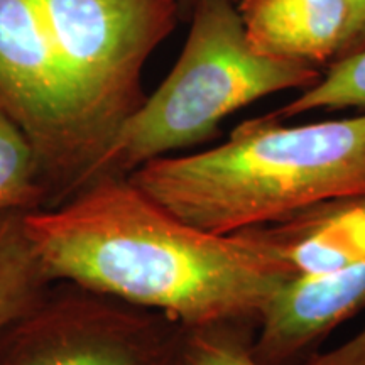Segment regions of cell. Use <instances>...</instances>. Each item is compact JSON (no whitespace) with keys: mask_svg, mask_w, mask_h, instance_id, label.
Returning <instances> with one entry per match:
<instances>
[{"mask_svg":"<svg viewBox=\"0 0 365 365\" xmlns=\"http://www.w3.org/2000/svg\"><path fill=\"white\" fill-rule=\"evenodd\" d=\"M244 230L296 276L335 271L365 259V193L327 200Z\"/></svg>","mask_w":365,"mask_h":365,"instance_id":"cell-9","label":"cell"},{"mask_svg":"<svg viewBox=\"0 0 365 365\" xmlns=\"http://www.w3.org/2000/svg\"><path fill=\"white\" fill-rule=\"evenodd\" d=\"M26 215L0 213V333L33 309L56 282L27 234Z\"/></svg>","mask_w":365,"mask_h":365,"instance_id":"cell-10","label":"cell"},{"mask_svg":"<svg viewBox=\"0 0 365 365\" xmlns=\"http://www.w3.org/2000/svg\"><path fill=\"white\" fill-rule=\"evenodd\" d=\"M51 205V190L33 144L0 108V213H29Z\"/></svg>","mask_w":365,"mask_h":365,"instance_id":"cell-11","label":"cell"},{"mask_svg":"<svg viewBox=\"0 0 365 365\" xmlns=\"http://www.w3.org/2000/svg\"><path fill=\"white\" fill-rule=\"evenodd\" d=\"M281 122L271 113L249 118L217 148L153 159L129 180L182 222L217 235L365 193V113Z\"/></svg>","mask_w":365,"mask_h":365,"instance_id":"cell-2","label":"cell"},{"mask_svg":"<svg viewBox=\"0 0 365 365\" xmlns=\"http://www.w3.org/2000/svg\"><path fill=\"white\" fill-rule=\"evenodd\" d=\"M365 308V259L291 277L264 304L252 341L259 365H299L346 319Z\"/></svg>","mask_w":365,"mask_h":365,"instance_id":"cell-7","label":"cell"},{"mask_svg":"<svg viewBox=\"0 0 365 365\" xmlns=\"http://www.w3.org/2000/svg\"><path fill=\"white\" fill-rule=\"evenodd\" d=\"M355 2H357V27H355V34L352 39V46H350L349 56L365 49V0H355Z\"/></svg>","mask_w":365,"mask_h":365,"instance_id":"cell-15","label":"cell"},{"mask_svg":"<svg viewBox=\"0 0 365 365\" xmlns=\"http://www.w3.org/2000/svg\"><path fill=\"white\" fill-rule=\"evenodd\" d=\"M257 323L186 328L178 365H259L252 355Z\"/></svg>","mask_w":365,"mask_h":365,"instance_id":"cell-13","label":"cell"},{"mask_svg":"<svg viewBox=\"0 0 365 365\" xmlns=\"http://www.w3.org/2000/svg\"><path fill=\"white\" fill-rule=\"evenodd\" d=\"M365 107V49L333 63L323 71L322 80L299 97L271 112L272 117L286 120L312 110H341Z\"/></svg>","mask_w":365,"mask_h":365,"instance_id":"cell-12","label":"cell"},{"mask_svg":"<svg viewBox=\"0 0 365 365\" xmlns=\"http://www.w3.org/2000/svg\"><path fill=\"white\" fill-rule=\"evenodd\" d=\"M299 365H365V327L336 349L314 354Z\"/></svg>","mask_w":365,"mask_h":365,"instance_id":"cell-14","label":"cell"},{"mask_svg":"<svg viewBox=\"0 0 365 365\" xmlns=\"http://www.w3.org/2000/svg\"><path fill=\"white\" fill-rule=\"evenodd\" d=\"M54 281L164 313L185 328L259 323L296 274L245 230H200L144 195L129 176H98L65 202L26 215Z\"/></svg>","mask_w":365,"mask_h":365,"instance_id":"cell-1","label":"cell"},{"mask_svg":"<svg viewBox=\"0 0 365 365\" xmlns=\"http://www.w3.org/2000/svg\"><path fill=\"white\" fill-rule=\"evenodd\" d=\"M0 108L33 144L51 207L85 185L103 145L34 0H0Z\"/></svg>","mask_w":365,"mask_h":365,"instance_id":"cell-5","label":"cell"},{"mask_svg":"<svg viewBox=\"0 0 365 365\" xmlns=\"http://www.w3.org/2000/svg\"><path fill=\"white\" fill-rule=\"evenodd\" d=\"M186 328L66 281L0 333V365H178Z\"/></svg>","mask_w":365,"mask_h":365,"instance_id":"cell-6","label":"cell"},{"mask_svg":"<svg viewBox=\"0 0 365 365\" xmlns=\"http://www.w3.org/2000/svg\"><path fill=\"white\" fill-rule=\"evenodd\" d=\"M250 48L269 58L328 68L350 54L355 0H239Z\"/></svg>","mask_w":365,"mask_h":365,"instance_id":"cell-8","label":"cell"},{"mask_svg":"<svg viewBox=\"0 0 365 365\" xmlns=\"http://www.w3.org/2000/svg\"><path fill=\"white\" fill-rule=\"evenodd\" d=\"M198 0H178V7H180V19L182 21H188L191 17V12L196 6ZM232 2H239V0H232Z\"/></svg>","mask_w":365,"mask_h":365,"instance_id":"cell-16","label":"cell"},{"mask_svg":"<svg viewBox=\"0 0 365 365\" xmlns=\"http://www.w3.org/2000/svg\"><path fill=\"white\" fill-rule=\"evenodd\" d=\"M190 21L175 68L120 125L85 182L129 176L153 159L208 143L220 135L222 120L230 113L322 80L323 71L307 63L255 53L232 0H198Z\"/></svg>","mask_w":365,"mask_h":365,"instance_id":"cell-3","label":"cell"},{"mask_svg":"<svg viewBox=\"0 0 365 365\" xmlns=\"http://www.w3.org/2000/svg\"><path fill=\"white\" fill-rule=\"evenodd\" d=\"M34 2L105 153L144 103L143 68L175 31L178 0Z\"/></svg>","mask_w":365,"mask_h":365,"instance_id":"cell-4","label":"cell"}]
</instances>
